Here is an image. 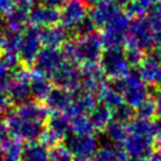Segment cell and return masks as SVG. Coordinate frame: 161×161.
Listing matches in <instances>:
<instances>
[{"label": "cell", "instance_id": "35", "mask_svg": "<svg viewBox=\"0 0 161 161\" xmlns=\"http://www.w3.org/2000/svg\"><path fill=\"white\" fill-rule=\"evenodd\" d=\"M135 115H136V117H140V119L152 120V117L155 115V106H154L153 97L148 98L143 104H141V106L136 109Z\"/></svg>", "mask_w": 161, "mask_h": 161}, {"label": "cell", "instance_id": "6", "mask_svg": "<svg viewBox=\"0 0 161 161\" xmlns=\"http://www.w3.org/2000/svg\"><path fill=\"white\" fill-rule=\"evenodd\" d=\"M31 72L24 69H18L13 77L8 80L5 86L6 95L8 97L11 103L20 106L30 101L32 97L31 94Z\"/></svg>", "mask_w": 161, "mask_h": 161}, {"label": "cell", "instance_id": "43", "mask_svg": "<svg viewBox=\"0 0 161 161\" xmlns=\"http://www.w3.org/2000/svg\"><path fill=\"white\" fill-rule=\"evenodd\" d=\"M103 1H106V0H84L86 4H89V5H92V6L97 5L100 3H103Z\"/></svg>", "mask_w": 161, "mask_h": 161}, {"label": "cell", "instance_id": "20", "mask_svg": "<svg viewBox=\"0 0 161 161\" xmlns=\"http://www.w3.org/2000/svg\"><path fill=\"white\" fill-rule=\"evenodd\" d=\"M15 113L21 117H25L29 120L38 121L46 123V121L50 116V110L45 107V104H39L35 101H27L25 103L17 107Z\"/></svg>", "mask_w": 161, "mask_h": 161}, {"label": "cell", "instance_id": "18", "mask_svg": "<svg viewBox=\"0 0 161 161\" xmlns=\"http://www.w3.org/2000/svg\"><path fill=\"white\" fill-rule=\"evenodd\" d=\"M74 100L72 92L63 88H52L49 95L46 96L45 107L52 113H64L70 107Z\"/></svg>", "mask_w": 161, "mask_h": 161}, {"label": "cell", "instance_id": "4", "mask_svg": "<svg viewBox=\"0 0 161 161\" xmlns=\"http://www.w3.org/2000/svg\"><path fill=\"white\" fill-rule=\"evenodd\" d=\"M130 21L128 14L120 12L100 33L104 49H123L126 45Z\"/></svg>", "mask_w": 161, "mask_h": 161}, {"label": "cell", "instance_id": "17", "mask_svg": "<svg viewBox=\"0 0 161 161\" xmlns=\"http://www.w3.org/2000/svg\"><path fill=\"white\" fill-rule=\"evenodd\" d=\"M139 72L147 86H161V60L146 55L139 65Z\"/></svg>", "mask_w": 161, "mask_h": 161}, {"label": "cell", "instance_id": "27", "mask_svg": "<svg viewBox=\"0 0 161 161\" xmlns=\"http://www.w3.org/2000/svg\"><path fill=\"white\" fill-rule=\"evenodd\" d=\"M108 139L114 143V145H123L128 136V123L122 122L119 120H113L109 122V125L104 129Z\"/></svg>", "mask_w": 161, "mask_h": 161}, {"label": "cell", "instance_id": "14", "mask_svg": "<svg viewBox=\"0 0 161 161\" xmlns=\"http://www.w3.org/2000/svg\"><path fill=\"white\" fill-rule=\"evenodd\" d=\"M80 70V88L82 90L89 91L97 95L100 89L106 84V76L102 71L100 63H88L82 64Z\"/></svg>", "mask_w": 161, "mask_h": 161}, {"label": "cell", "instance_id": "13", "mask_svg": "<svg viewBox=\"0 0 161 161\" xmlns=\"http://www.w3.org/2000/svg\"><path fill=\"white\" fill-rule=\"evenodd\" d=\"M154 143H155V137L128 131V136L126 141L123 142L122 147L127 153L128 158H131L133 160H137L153 154Z\"/></svg>", "mask_w": 161, "mask_h": 161}, {"label": "cell", "instance_id": "5", "mask_svg": "<svg viewBox=\"0 0 161 161\" xmlns=\"http://www.w3.org/2000/svg\"><path fill=\"white\" fill-rule=\"evenodd\" d=\"M98 63L106 78L111 80L126 77L130 70L123 49H104Z\"/></svg>", "mask_w": 161, "mask_h": 161}, {"label": "cell", "instance_id": "45", "mask_svg": "<svg viewBox=\"0 0 161 161\" xmlns=\"http://www.w3.org/2000/svg\"><path fill=\"white\" fill-rule=\"evenodd\" d=\"M1 155H3V143L0 142V160H1Z\"/></svg>", "mask_w": 161, "mask_h": 161}, {"label": "cell", "instance_id": "49", "mask_svg": "<svg viewBox=\"0 0 161 161\" xmlns=\"http://www.w3.org/2000/svg\"><path fill=\"white\" fill-rule=\"evenodd\" d=\"M0 161H1V160H0Z\"/></svg>", "mask_w": 161, "mask_h": 161}, {"label": "cell", "instance_id": "22", "mask_svg": "<svg viewBox=\"0 0 161 161\" xmlns=\"http://www.w3.org/2000/svg\"><path fill=\"white\" fill-rule=\"evenodd\" d=\"M21 35H23V31L13 30V29L6 27V30L1 35V40H0V51H1V53L18 57L20 42H21Z\"/></svg>", "mask_w": 161, "mask_h": 161}, {"label": "cell", "instance_id": "24", "mask_svg": "<svg viewBox=\"0 0 161 161\" xmlns=\"http://www.w3.org/2000/svg\"><path fill=\"white\" fill-rule=\"evenodd\" d=\"M128 155L123 147L114 143H107L98 147L92 161H128Z\"/></svg>", "mask_w": 161, "mask_h": 161}, {"label": "cell", "instance_id": "21", "mask_svg": "<svg viewBox=\"0 0 161 161\" xmlns=\"http://www.w3.org/2000/svg\"><path fill=\"white\" fill-rule=\"evenodd\" d=\"M20 161H50L49 146L42 141L27 142V145L23 147Z\"/></svg>", "mask_w": 161, "mask_h": 161}, {"label": "cell", "instance_id": "10", "mask_svg": "<svg viewBox=\"0 0 161 161\" xmlns=\"http://www.w3.org/2000/svg\"><path fill=\"white\" fill-rule=\"evenodd\" d=\"M50 80L56 86L63 88L70 92H76L80 88V70L76 63L65 60L51 76Z\"/></svg>", "mask_w": 161, "mask_h": 161}, {"label": "cell", "instance_id": "9", "mask_svg": "<svg viewBox=\"0 0 161 161\" xmlns=\"http://www.w3.org/2000/svg\"><path fill=\"white\" fill-rule=\"evenodd\" d=\"M42 45L43 44H42V38H40V27L33 25L26 27L21 35L18 58L25 65H32L37 55L42 50L40 49Z\"/></svg>", "mask_w": 161, "mask_h": 161}, {"label": "cell", "instance_id": "7", "mask_svg": "<svg viewBox=\"0 0 161 161\" xmlns=\"http://www.w3.org/2000/svg\"><path fill=\"white\" fill-rule=\"evenodd\" d=\"M126 44L136 46L143 52L145 51L148 52L153 49V45H154L153 31H152L148 18L139 17L131 20Z\"/></svg>", "mask_w": 161, "mask_h": 161}, {"label": "cell", "instance_id": "16", "mask_svg": "<svg viewBox=\"0 0 161 161\" xmlns=\"http://www.w3.org/2000/svg\"><path fill=\"white\" fill-rule=\"evenodd\" d=\"M59 10L52 8V7H49L43 4L35 5L29 13V20L32 23V25L40 27V29L57 25V23L59 21Z\"/></svg>", "mask_w": 161, "mask_h": 161}, {"label": "cell", "instance_id": "8", "mask_svg": "<svg viewBox=\"0 0 161 161\" xmlns=\"http://www.w3.org/2000/svg\"><path fill=\"white\" fill-rule=\"evenodd\" d=\"M65 62L64 55L60 49L43 47L33 62V72L50 80L56 70Z\"/></svg>", "mask_w": 161, "mask_h": 161}, {"label": "cell", "instance_id": "47", "mask_svg": "<svg viewBox=\"0 0 161 161\" xmlns=\"http://www.w3.org/2000/svg\"><path fill=\"white\" fill-rule=\"evenodd\" d=\"M159 154H160V156H161V148H160V152H159Z\"/></svg>", "mask_w": 161, "mask_h": 161}, {"label": "cell", "instance_id": "29", "mask_svg": "<svg viewBox=\"0 0 161 161\" xmlns=\"http://www.w3.org/2000/svg\"><path fill=\"white\" fill-rule=\"evenodd\" d=\"M30 86L32 97H35L37 100H45L46 96L49 95V92L52 89L50 80L36 72H31Z\"/></svg>", "mask_w": 161, "mask_h": 161}, {"label": "cell", "instance_id": "12", "mask_svg": "<svg viewBox=\"0 0 161 161\" xmlns=\"http://www.w3.org/2000/svg\"><path fill=\"white\" fill-rule=\"evenodd\" d=\"M60 25L68 31H75L77 26L88 18V8L84 0H66L59 11Z\"/></svg>", "mask_w": 161, "mask_h": 161}, {"label": "cell", "instance_id": "42", "mask_svg": "<svg viewBox=\"0 0 161 161\" xmlns=\"http://www.w3.org/2000/svg\"><path fill=\"white\" fill-rule=\"evenodd\" d=\"M156 142L160 145L161 148V121L160 122H156V137H155Z\"/></svg>", "mask_w": 161, "mask_h": 161}, {"label": "cell", "instance_id": "37", "mask_svg": "<svg viewBox=\"0 0 161 161\" xmlns=\"http://www.w3.org/2000/svg\"><path fill=\"white\" fill-rule=\"evenodd\" d=\"M153 101L155 106V115L161 120V86H159L153 95Z\"/></svg>", "mask_w": 161, "mask_h": 161}, {"label": "cell", "instance_id": "3", "mask_svg": "<svg viewBox=\"0 0 161 161\" xmlns=\"http://www.w3.org/2000/svg\"><path fill=\"white\" fill-rule=\"evenodd\" d=\"M4 122L10 136L18 141L35 142L42 140L46 130V123L21 117L14 110L6 115Z\"/></svg>", "mask_w": 161, "mask_h": 161}, {"label": "cell", "instance_id": "38", "mask_svg": "<svg viewBox=\"0 0 161 161\" xmlns=\"http://www.w3.org/2000/svg\"><path fill=\"white\" fill-rule=\"evenodd\" d=\"M15 6V0H0V13L7 14Z\"/></svg>", "mask_w": 161, "mask_h": 161}, {"label": "cell", "instance_id": "46", "mask_svg": "<svg viewBox=\"0 0 161 161\" xmlns=\"http://www.w3.org/2000/svg\"><path fill=\"white\" fill-rule=\"evenodd\" d=\"M1 35H3V32H0V40H1Z\"/></svg>", "mask_w": 161, "mask_h": 161}, {"label": "cell", "instance_id": "26", "mask_svg": "<svg viewBox=\"0 0 161 161\" xmlns=\"http://www.w3.org/2000/svg\"><path fill=\"white\" fill-rule=\"evenodd\" d=\"M29 13H30L29 10L15 5L7 14H5L7 27L13 30L24 31L26 29V23L29 20Z\"/></svg>", "mask_w": 161, "mask_h": 161}, {"label": "cell", "instance_id": "23", "mask_svg": "<svg viewBox=\"0 0 161 161\" xmlns=\"http://www.w3.org/2000/svg\"><path fill=\"white\" fill-rule=\"evenodd\" d=\"M96 96H97V101L101 104L109 108L111 111L116 110L119 107H121L125 103L122 94L120 91L116 90L111 84H108V83H106L101 88Z\"/></svg>", "mask_w": 161, "mask_h": 161}, {"label": "cell", "instance_id": "39", "mask_svg": "<svg viewBox=\"0 0 161 161\" xmlns=\"http://www.w3.org/2000/svg\"><path fill=\"white\" fill-rule=\"evenodd\" d=\"M10 104H11V102H10V100H8L7 95H6V91L4 90L3 88H0V113L7 110Z\"/></svg>", "mask_w": 161, "mask_h": 161}, {"label": "cell", "instance_id": "31", "mask_svg": "<svg viewBox=\"0 0 161 161\" xmlns=\"http://www.w3.org/2000/svg\"><path fill=\"white\" fill-rule=\"evenodd\" d=\"M69 120L71 123L72 134L86 135V134H92L95 130L88 115H76L70 117Z\"/></svg>", "mask_w": 161, "mask_h": 161}, {"label": "cell", "instance_id": "1", "mask_svg": "<svg viewBox=\"0 0 161 161\" xmlns=\"http://www.w3.org/2000/svg\"><path fill=\"white\" fill-rule=\"evenodd\" d=\"M104 51L100 35L91 33L84 37H77L76 39L68 40L62 47L65 60L72 63H98Z\"/></svg>", "mask_w": 161, "mask_h": 161}, {"label": "cell", "instance_id": "25", "mask_svg": "<svg viewBox=\"0 0 161 161\" xmlns=\"http://www.w3.org/2000/svg\"><path fill=\"white\" fill-rule=\"evenodd\" d=\"M88 116L95 130H104L109 122L114 119L113 111L101 103H97L88 114Z\"/></svg>", "mask_w": 161, "mask_h": 161}, {"label": "cell", "instance_id": "34", "mask_svg": "<svg viewBox=\"0 0 161 161\" xmlns=\"http://www.w3.org/2000/svg\"><path fill=\"white\" fill-rule=\"evenodd\" d=\"M50 161H74V159L64 145H56L50 149Z\"/></svg>", "mask_w": 161, "mask_h": 161}, {"label": "cell", "instance_id": "44", "mask_svg": "<svg viewBox=\"0 0 161 161\" xmlns=\"http://www.w3.org/2000/svg\"><path fill=\"white\" fill-rule=\"evenodd\" d=\"M116 1H117L120 5H122V4H128L130 0H116Z\"/></svg>", "mask_w": 161, "mask_h": 161}, {"label": "cell", "instance_id": "32", "mask_svg": "<svg viewBox=\"0 0 161 161\" xmlns=\"http://www.w3.org/2000/svg\"><path fill=\"white\" fill-rule=\"evenodd\" d=\"M148 20L153 31L154 45L161 49V4L152 11Z\"/></svg>", "mask_w": 161, "mask_h": 161}, {"label": "cell", "instance_id": "40", "mask_svg": "<svg viewBox=\"0 0 161 161\" xmlns=\"http://www.w3.org/2000/svg\"><path fill=\"white\" fill-rule=\"evenodd\" d=\"M66 3V0H42V4L43 5H46L49 7H52V8H62L63 5Z\"/></svg>", "mask_w": 161, "mask_h": 161}, {"label": "cell", "instance_id": "41", "mask_svg": "<svg viewBox=\"0 0 161 161\" xmlns=\"http://www.w3.org/2000/svg\"><path fill=\"white\" fill-rule=\"evenodd\" d=\"M36 0H15V5L30 11L35 6Z\"/></svg>", "mask_w": 161, "mask_h": 161}, {"label": "cell", "instance_id": "11", "mask_svg": "<svg viewBox=\"0 0 161 161\" xmlns=\"http://www.w3.org/2000/svg\"><path fill=\"white\" fill-rule=\"evenodd\" d=\"M64 146L69 149L71 155L77 159H91L98 149V141L92 134L78 135L71 134L65 140Z\"/></svg>", "mask_w": 161, "mask_h": 161}, {"label": "cell", "instance_id": "48", "mask_svg": "<svg viewBox=\"0 0 161 161\" xmlns=\"http://www.w3.org/2000/svg\"><path fill=\"white\" fill-rule=\"evenodd\" d=\"M0 23H1V19H0Z\"/></svg>", "mask_w": 161, "mask_h": 161}, {"label": "cell", "instance_id": "36", "mask_svg": "<svg viewBox=\"0 0 161 161\" xmlns=\"http://www.w3.org/2000/svg\"><path fill=\"white\" fill-rule=\"evenodd\" d=\"M114 114V119L119 121H122V122H126L128 123L129 121L133 119V115H134V110L131 109L130 107H128L126 103H123L121 107H119L116 110L113 111Z\"/></svg>", "mask_w": 161, "mask_h": 161}, {"label": "cell", "instance_id": "19", "mask_svg": "<svg viewBox=\"0 0 161 161\" xmlns=\"http://www.w3.org/2000/svg\"><path fill=\"white\" fill-rule=\"evenodd\" d=\"M68 30H65L62 25H53L40 29L42 44L45 47L59 49L68 42Z\"/></svg>", "mask_w": 161, "mask_h": 161}, {"label": "cell", "instance_id": "30", "mask_svg": "<svg viewBox=\"0 0 161 161\" xmlns=\"http://www.w3.org/2000/svg\"><path fill=\"white\" fill-rule=\"evenodd\" d=\"M23 146L20 141L14 139H8L3 143V155L1 161H20Z\"/></svg>", "mask_w": 161, "mask_h": 161}, {"label": "cell", "instance_id": "28", "mask_svg": "<svg viewBox=\"0 0 161 161\" xmlns=\"http://www.w3.org/2000/svg\"><path fill=\"white\" fill-rule=\"evenodd\" d=\"M160 4L161 0H130L127 4V14L133 18L145 17L146 13L152 12Z\"/></svg>", "mask_w": 161, "mask_h": 161}, {"label": "cell", "instance_id": "15", "mask_svg": "<svg viewBox=\"0 0 161 161\" xmlns=\"http://www.w3.org/2000/svg\"><path fill=\"white\" fill-rule=\"evenodd\" d=\"M120 12H122V11L120 8V4L116 0H106L103 3H100L97 5L92 6L88 18L90 19V21L95 27L103 29Z\"/></svg>", "mask_w": 161, "mask_h": 161}, {"label": "cell", "instance_id": "2", "mask_svg": "<svg viewBox=\"0 0 161 161\" xmlns=\"http://www.w3.org/2000/svg\"><path fill=\"white\" fill-rule=\"evenodd\" d=\"M111 86L122 94L123 101L133 110H136L141 104H143L149 96V88L142 80L137 69H130L126 77L113 80Z\"/></svg>", "mask_w": 161, "mask_h": 161}, {"label": "cell", "instance_id": "33", "mask_svg": "<svg viewBox=\"0 0 161 161\" xmlns=\"http://www.w3.org/2000/svg\"><path fill=\"white\" fill-rule=\"evenodd\" d=\"M126 50H125V53H126V58L129 63V65L131 66H139L140 63L145 58V53L143 51L140 50L139 47H136L134 45H130V44H126L125 45Z\"/></svg>", "mask_w": 161, "mask_h": 161}]
</instances>
